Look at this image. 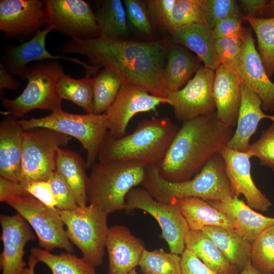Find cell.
I'll list each match as a JSON object with an SVG mask.
<instances>
[{"label": "cell", "mask_w": 274, "mask_h": 274, "mask_svg": "<svg viewBox=\"0 0 274 274\" xmlns=\"http://www.w3.org/2000/svg\"><path fill=\"white\" fill-rule=\"evenodd\" d=\"M170 42V36L148 42L102 36L88 40L71 38L58 51L82 55L94 65L114 71L123 83L140 85L153 95L166 98L168 89L163 81L162 70Z\"/></svg>", "instance_id": "6da1fadb"}, {"label": "cell", "mask_w": 274, "mask_h": 274, "mask_svg": "<svg viewBox=\"0 0 274 274\" xmlns=\"http://www.w3.org/2000/svg\"><path fill=\"white\" fill-rule=\"evenodd\" d=\"M216 112L184 122L162 161L156 165L159 175L172 182L190 179L225 146L233 134Z\"/></svg>", "instance_id": "7a4b0ae2"}, {"label": "cell", "mask_w": 274, "mask_h": 274, "mask_svg": "<svg viewBox=\"0 0 274 274\" xmlns=\"http://www.w3.org/2000/svg\"><path fill=\"white\" fill-rule=\"evenodd\" d=\"M179 128L168 117L140 121L135 130L120 138L107 133L98 161H136L146 166L157 165L164 158Z\"/></svg>", "instance_id": "3957f363"}, {"label": "cell", "mask_w": 274, "mask_h": 274, "mask_svg": "<svg viewBox=\"0 0 274 274\" xmlns=\"http://www.w3.org/2000/svg\"><path fill=\"white\" fill-rule=\"evenodd\" d=\"M142 186L156 200L165 203L190 197L206 201H224L234 196L226 175L224 161L218 153L193 178L184 181H168L159 175L156 165L147 166Z\"/></svg>", "instance_id": "277c9868"}, {"label": "cell", "mask_w": 274, "mask_h": 274, "mask_svg": "<svg viewBox=\"0 0 274 274\" xmlns=\"http://www.w3.org/2000/svg\"><path fill=\"white\" fill-rule=\"evenodd\" d=\"M146 177V166L139 162L98 161L91 167L87 195L89 204L109 214L125 210L126 197Z\"/></svg>", "instance_id": "5b68a950"}, {"label": "cell", "mask_w": 274, "mask_h": 274, "mask_svg": "<svg viewBox=\"0 0 274 274\" xmlns=\"http://www.w3.org/2000/svg\"><path fill=\"white\" fill-rule=\"evenodd\" d=\"M63 73L58 60L37 62L28 66L20 78L27 81L22 92L12 99L1 97L5 110L3 113L16 118L36 109L52 112L61 110L62 100L57 94L56 86Z\"/></svg>", "instance_id": "8992f818"}, {"label": "cell", "mask_w": 274, "mask_h": 274, "mask_svg": "<svg viewBox=\"0 0 274 274\" xmlns=\"http://www.w3.org/2000/svg\"><path fill=\"white\" fill-rule=\"evenodd\" d=\"M23 130L47 128L77 139L87 152L86 165L96 162L101 146L108 132L107 117L103 114H76L59 110L45 117L21 119Z\"/></svg>", "instance_id": "52a82bcc"}, {"label": "cell", "mask_w": 274, "mask_h": 274, "mask_svg": "<svg viewBox=\"0 0 274 274\" xmlns=\"http://www.w3.org/2000/svg\"><path fill=\"white\" fill-rule=\"evenodd\" d=\"M59 210L71 242L94 267L100 265L103 262L109 229L108 214L91 204L72 210Z\"/></svg>", "instance_id": "ba28073f"}, {"label": "cell", "mask_w": 274, "mask_h": 274, "mask_svg": "<svg viewBox=\"0 0 274 274\" xmlns=\"http://www.w3.org/2000/svg\"><path fill=\"white\" fill-rule=\"evenodd\" d=\"M72 138L47 128L24 130L20 183L48 181L55 171L57 149Z\"/></svg>", "instance_id": "9c48e42d"}, {"label": "cell", "mask_w": 274, "mask_h": 274, "mask_svg": "<svg viewBox=\"0 0 274 274\" xmlns=\"http://www.w3.org/2000/svg\"><path fill=\"white\" fill-rule=\"evenodd\" d=\"M135 209L144 210L156 219L161 229L160 237L166 241L170 252L178 255L183 253L189 228L175 202L158 201L146 189L133 188L126 195L124 211L129 212Z\"/></svg>", "instance_id": "30bf717a"}, {"label": "cell", "mask_w": 274, "mask_h": 274, "mask_svg": "<svg viewBox=\"0 0 274 274\" xmlns=\"http://www.w3.org/2000/svg\"><path fill=\"white\" fill-rule=\"evenodd\" d=\"M7 203L15 209L32 227L40 247L48 251L55 248L74 252L65 226L57 208H48L30 195L17 197Z\"/></svg>", "instance_id": "8fae6325"}, {"label": "cell", "mask_w": 274, "mask_h": 274, "mask_svg": "<svg viewBox=\"0 0 274 274\" xmlns=\"http://www.w3.org/2000/svg\"><path fill=\"white\" fill-rule=\"evenodd\" d=\"M46 25L71 38L88 40L100 32L96 16L89 3L83 0L43 1Z\"/></svg>", "instance_id": "7c38bea8"}, {"label": "cell", "mask_w": 274, "mask_h": 274, "mask_svg": "<svg viewBox=\"0 0 274 274\" xmlns=\"http://www.w3.org/2000/svg\"><path fill=\"white\" fill-rule=\"evenodd\" d=\"M215 71L201 65L186 85L176 91L167 90L175 118L183 122L216 112L213 95Z\"/></svg>", "instance_id": "4fadbf2b"}, {"label": "cell", "mask_w": 274, "mask_h": 274, "mask_svg": "<svg viewBox=\"0 0 274 274\" xmlns=\"http://www.w3.org/2000/svg\"><path fill=\"white\" fill-rule=\"evenodd\" d=\"M161 104L170 101L167 98L151 94L143 87L130 83H123L111 106L104 113L108 122V132L118 139L125 135L131 119L140 113L156 112Z\"/></svg>", "instance_id": "5bb4252c"}, {"label": "cell", "mask_w": 274, "mask_h": 274, "mask_svg": "<svg viewBox=\"0 0 274 274\" xmlns=\"http://www.w3.org/2000/svg\"><path fill=\"white\" fill-rule=\"evenodd\" d=\"M46 23L43 1H0V29L7 38L23 43L42 30Z\"/></svg>", "instance_id": "9a60e30c"}, {"label": "cell", "mask_w": 274, "mask_h": 274, "mask_svg": "<svg viewBox=\"0 0 274 274\" xmlns=\"http://www.w3.org/2000/svg\"><path fill=\"white\" fill-rule=\"evenodd\" d=\"M52 30L51 27L46 25L27 41L10 47L4 53L1 63L12 76L20 78L25 73L29 63L44 60L64 59L73 61L84 67L86 75H95L100 66L89 65L76 58L54 55L46 49V39Z\"/></svg>", "instance_id": "2e32d148"}, {"label": "cell", "mask_w": 274, "mask_h": 274, "mask_svg": "<svg viewBox=\"0 0 274 274\" xmlns=\"http://www.w3.org/2000/svg\"><path fill=\"white\" fill-rule=\"evenodd\" d=\"M225 164L226 173L234 195H243L251 208L265 212L272 206L271 201L257 188L251 173V158L242 152L224 146L219 153Z\"/></svg>", "instance_id": "e0dca14e"}, {"label": "cell", "mask_w": 274, "mask_h": 274, "mask_svg": "<svg viewBox=\"0 0 274 274\" xmlns=\"http://www.w3.org/2000/svg\"><path fill=\"white\" fill-rule=\"evenodd\" d=\"M3 250L1 255L2 274H22L27 264L23 260L24 247L33 240L34 234L27 221L19 214H1Z\"/></svg>", "instance_id": "ac0fdd59"}, {"label": "cell", "mask_w": 274, "mask_h": 274, "mask_svg": "<svg viewBox=\"0 0 274 274\" xmlns=\"http://www.w3.org/2000/svg\"><path fill=\"white\" fill-rule=\"evenodd\" d=\"M238 77L242 83L260 97L262 110L274 112V82L265 71L249 28H247L243 42Z\"/></svg>", "instance_id": "d6986e66"}, {"label": "cell", "mask_w": 274, "mask_h": 274, "mask_svg": "<svg viewBox=\"0 0 274 274\" xmlns=\"http://www.w3.org/2000/svg\"><path fill=\"white\" fill-rule=\"evenodd\" d=\"M109 256L108 274H129L139 265L145 248L144 241L125 226L109 227L106 243Z\"/></svg>", "instance_id": "ffe728a7"}, {"label": "cell", "mask_w": 274, "mask_h": 274, "mask_svg": "<svg viewBox=\"0 0 274 274\" xmlns=\"http://www.w3.org/2000/svg\"><path fill=\"white\" fill-rule=\"evenodd\" d=\"M242 82L222 64L215 71L213 95L218 118L226 126L236 125L242 101Z\"/></svg>", "instance_id": "44dd1931"}, {"label": "cell", "mask_w": 274, "mask_h": 274, "mask_svg": "<svg viewBox=\"0 0 274 274\" xmlns=\"http://www.w3.org/2000/svg\"><path fill=\"white\" fill-rule=\"evenodd\" d=\"M242 91V101L236 128L226 147L246 152L250 145V140L256 132L260 121L267 118L274 123V115H267L263 112L260 97L243 83Z\"/></svg>", "instance_id": "7402d4cb"}, {"label": "cell", "mask_w": 274, "mask_h": 274, "mask_svg": "<svg viewBox=\"0 0 274 274\" xmlns=\"http://www.w3.org/2000/svg\"><path fill=\"white\" fill-rule=\"evenodd\" d=\"M24 130L16 118L0 123V177L20 182Z\"/></svg>", "instance_id": "603a6c76"}, {"label": "cell", "mask_w": 274, "mask_h": 274, "mask_svg": "<svg viewBox=\"0 0 274 274\" xmlns=\"http://www.w3.org/2000/svg\"><path fill=\"white\" fill-rule=\"evenodd\" d=\"M233 221L235 230L252 244L267 227L274 225V218L265 216L252 209L238 197L224 200H207Z\"/></svg>", "instance_id": "cb8c5ba5"}, {"label": "cell", "mask_w": 274, "mask_h": 274, "mask_svg": "<svg viewBox=\"0 0 274 274\" xmlns=\"http://www.w3.org/2000/svg\"><path fill=\"white\" fill-rule=\"evenodd\" d=\"M172 42L194 52L206 67L215 71L221 64L215 48L212 29L207 24L194 23L176 29Z\"/></svg>", "instance_id": "d4e9b609"}, {"label": "cell", "mask_w": 274, "mask_h": 274, "mask_svg": "<svg viewBox=\"0 0 274 274\" xmlns=\"http://www.w3.org/2000/svg\"><path fill=\"white\" fill-rule=\"evenodd\" d=\"M166 59L162 79L165 87L170 91L181 89L201 66V61L197 56L172 41L167 48Z\"/></svg>", "instance_id": "484cf974"}, {"label": "cell", "mask_w": 274, "mask_h": 274, "mask_svg": "<svg viewBox=\"0 0 274 274\" xmlns=\"http://www.w3.org/2000/svg\"><path fill=\"white\" fill-rule=\"evenodd\" d=\"M86 167V162L78 153L61 147L57 149L55 171L68 185L80 207L87 206L88 202Z\"/></svg>", "instance_id": "4316f807"}, {"label": "cell", "mask_w": 274, "mask_h": 274, "mask_svg": "<svg viewBox=\"0 0 274 274\" xmlns=\"http://www.w3.org/2000/svg\"><path fill=\"white\" fill-rule=\"evenodd\" d=\"M173 201L180 209L190 230H202L208 226H219L235 230L232 220L206 200L190 197Z\"/></svg>", "instance_id": "83f0119b"}, {"label": "cell", "mask_w": 274, "mask_h": 274, "mask_svg": "<svg viewBox=\"0 0 274 274\" xmlns=\"http://www.w3.org/2000/svg\"><path fill=\"white\" fill-rule=\"evenodd\" d=\"M214 242L229 263L242 271L250 260L251 244L237 231L215 226L202 230Z\"/></svg>", "instance_id": "f1b7e54d"}, {"label": "cell", "mask_w": 274, "mask_h": 274, "mask_svg": "<svg viewBox=\"0 0 274 274\" xmlns=\"http://www.w3.org/2000/svg\"><path fill=\"white\" fill-rule=\"evenodd\" d=\"M185 248L193 252L217 274H237L214 242L203 230H190L185 239Z\"/></svg>", "instance_id": "f546056e"}, {"label": "cell", "mask_w": 274, "mask_h": 274, "mask_svg": "<svg viewBox=\"0 0 274 274\" xmlns=\"http://www.w3.org/2000/svg\"><path fill=\"white\" fill-rule=\"evenodd\" d=\"M100 36L124 40L128 35L126 13L120 0H105L95 14Z\"/></svg>", "instance_id": "4dcf8cb0"}, {"label": "cell", "mask_w": 274, "mask_h": 274, "mask_svg": "<svg viewBox=\"0 0 274 274\" xmlns=\"http://www.w3.org/2000/svg\"><path fill=\"white\" fill-rule=\"evenodd\" d=\"M30 254L38 262L47 265L52 274H96L94 266L83 257L79 258L72 253L55 255L38 248H32Z\"/></svg>", "instance_id": "1f68e13d"}, {"label": "cell", "mask_w": 274, "mask_h": 274, "mask_svg": "<svg viewBox=\"0 0 274 274\" xmlns=\"http://www.w3.org/2000/svg\"><path fill=\"white\" fill-rule=\"evenodd\" d=\"M94 77L86 75L80 79L63 73L58 80L56 91L59 98L73 102L87 114L93 113V85Z\"/></svg>", "instance_id": "d6a6232c"}, {"label": "cell", "mask_w": 274, "mask_h": 274, "mask_svg": "<svg viewBox=\"0 0 274 274\" xmlns=\"http://www.w3.org/2000/svg\"><path fill=\"white\" fill-rule=\"evenodd\" d=\"M255 32L258 52L268 76L274 75V18H254L242 14Z\"/></svg>", "instance_id": "836d02e7"}, {"label": "cell", "mask_w": 274, "mask_h": 274, "mask_svg": "<svg viewBox=\"0 0 274 274\" xmlns=\"http://www.w3.org/2000/svg\"><path fill=\"white\" fill-rule=\"evenodd\" d=\"M123 84L114 71L105 68L94 77L93 85V113L103 114L115 100Z\"/></svg>", "instance_id": "e575fe53"}, {"label": "cell", "mask_w": 274, "mask_h": 274, "mask_svg": "<svg viewBox=\"0 0 274 274\" xmlns=\"http://www.w3.org/2000/svg\"><path fill=\"white\" fill-rule=\"evenodd\" d=\"M139 265L144 274H181V257L163 249H145Z\"/></svg>", "instance_id": "d590c367"}, {"label": "cell", "mask_w": 274, "mask_h": 274, "mask_svg": "<svg viewBox=\"0 0 274 274\" xmlns=\"http://www.w3.org/2000/svg\"><path fill=\"white\" fill-rule=\"evenodd\" d=\"M251 264L262 274L274 269V225L264 229L251 244Z\"/></svg>", "instance_id": "8d00e7d4"}, {"label": "cell", "mask_w": 274, "mask_h": 274, "mask_svg": "<svg viewBox=\"0 0 274 274\" xmlns=\"http://www.w3.org/2000/svg\"><path fill=\"white\" fill-rule=\"evenodd\" d=\"M206 24L203 12L198 0H176L168 19L167 31L194 24Z\"/></svg>", "instance_id": "74e56055"}, {"label": "cell", "mask_w": 274, "mask_h": 274, "mask_svg": "<svg viewBox=\"0 0 274 274\" xmlns=\"http://www.w3.org/2000/svg\"><path fill=\"white\" fill-rule=\"evenodd\" d=\"M244 38L231 36L215 40L216 53L221 64L238 76L242 63Z\"/></svg>", "instance_id": "f35d334b"}, {"label": "cell", "mask_w": 274, "mask_h": 274, "mask_svg": "<svg viewBox=\"0 0 274 274\" xmlns=\"http://www.w3.org/2000/svg\"><path fill=\"white\" fill-rule=\"evenodd\" d=\"M251 157L259 160L261 166L274 172V123L263 130L258 140L250 145L246 152Z\"/></svg>", "instance_id": "ab89813d"}, {"label": "cell", "mask_w": 274, "mask_h": 274, "mask_svg": "<svg viewBox=\"0 0 274 274\" xmlns=\"http://www.w3.org/2000/svg\"><path fill=\"white\" fill-rule=\"evenodd\" d=\"M206 24L212 29L221 19L234 14L242 13L234 0H198Z\"/></svg>", "instance_id": "60d3db41"}, {"label": "cell", "mask_w": 274, "mask_h": 274, "mask_svg": "<svg viewBox=\"0 0 274 274\" xmlns=\"http://www.w3.org/2000/svg\"><path fill=\"white\" fill-rule=\"evenodd\" d=\"M124 3L127 18L132 26L141 33L152 35L154 24L146 1L124 0Z\"/></svg>", "instance_id": "b9f144b4"}, {"label": "cell", "mask_w": 274, "mask_h": 274, "mask_svg": "<svg viewBox=\"0 0 274 274\" xmlns=\"http://www.w3.org/2000/svg\"><path fill=\"white\" fill-rule=\"evenodd\" d=\"M60 210H72L79 207L70 188L63 179L55 171L48 180Z\"/></svg>", "instance_id": "7bdbcfd3"}, {"label": "cell", "mask_w": 274, "mask_h": 274, "mask_svg": "<svg viewBox=\"0 0 274 274\" xmlns=\"http://www.w3.org/2000/svg\"><path fill=\"white\" fill-rule=\"evenodd\" d=\"M242 13L229 15L217 23L212 32L215 39L235 36L244 39L247 28L242 24Z\"/></svg>", "instance_id": "ee69618b"}, {"label": "cell", "mask_w": 274, "mask_h": 274, "mask_svg": "<svg viewBox=\"0 0 274 274\" xmlns=\"http://www.w3.org/2000/svg\"><path fill=\"white\" fill-rule=\"evenodd\" d=\"M176 0H147V5L154 24L167 31L169 17Z\"/></svg>", "instance_id": "f6af8a7d"}, {"label": "cell", "mask_w": 274, "mask_h": 274, "mask_svg": "<svg viewBox=\"0 0 274 274\" xmlns=\"http://www.w3.org/2000/svg\"><path fill=\"white\" fill-rule=\"evenodd\" d=\"M24 186L29 195L45 206L52 209L57 208V202L48 181L32 182Z\"/></svg>", "instance_id": "bcb514c9"}, {"label": "cell", "mask_w": 274, "mask_h": 274, "mask_svg": "<svg viewBox=\"0 0 274 274\" xmlns=\"http://www.w3.org/2000/svg\"><path fill=\"white\" fill-rule=\"evenodd\" d=\"M181 255V274H217L185 248Z\"/></svg>", "instance_id": "7dc6e473"}, {"label": "cell", "mask_w": 274, "mask_h": 274, "mask_svg": "<svg viewBox=\"0 0 274 274\" xmlns=\"http://www.w3.org/2000/svg\"><path fill=\"white\" fill-rule=\"evenodd\" d=\"M29 195L25 186L20 182H15L0 177V201L5 202L17 197Z\"/></svg>", "instance_id": "c3c4849f"}, {"label": "cell", "mask_w": 274, "mask_h": 274, "mask_svg": "<svg viewBox=\"0 0 274 274\" xmlns=\"http://www.w3.org/2000/svg\"><path fill=\"white\" fill-rule=\"evenodd\" d=\"M268 0H240V9L244 12L243 15L254 18H263V14Z\"/></svg>", "instance_id": "681fc988"}, {"label": "cell", "mask_w": 274, "mask_h": 274, "mask_svg": "<svg viewBox=\"0 0 274 274\" xmlns=\"http://www.w3.org/2000/svg\"><path fill=\"white\" fill-rule=\"evenodd\" d=\"M20 82L9 74L3 65L0 63V91L1 94L4 89L16 90L20 87Z\"/></svg>", "instance_id": "f907efd6"}, {"label": "cell", "mask_w": 274, "mask_h": 274, "mask_svg": "<svg viewBox=\"0 0 274 274\" xmlns=\"http://www.w3.org/2000/svg\"><path fill=\"white\" fill-rule=\"evenodd\" d=\"M39 262L36 258L30 254L26 267L25 268L22 274H35V267Z\"/></svg>", "instance_id": "816d5d0a"}, {"label": "cell", "mask_w": 274, "mask_h": 274, "mask_svg": "<svg viewBox=\"0 0 274 274\" xmlns=\"http://www.w3.org/2000/svg\"><path fill=\"white\" fill-rule=\"evenodd\" d=\"M263 18H274V0H268L264 10Z\"/></svg>", "instance_id": "f5cc1de1"}, {"label": "cell", "mask_w": 274, "mask_h": 274, "mask_svg": "<svg viewBox=\"0 0 274 274\" xmlns=\"http://www.w3.org/2000/svg\"><path fill=\"white\" fill-rule=\"evenodd\" d=\"M239 274H262L251 264L250 260L245 268Z\"/></svg>", "instance_id": "db71d44e"}, {"label": "cell", "mask_w": 274, "mask_h": 274, "mask_svg": "<svg viewBox=\"0 0 274 274\" xmlns=\"http://www.w3.org/2000/svg\"><path fill=\"white\" fill-rule=\"evenodd\" d=\"M129 274H138V273L136 271L135 268H134L130 271Z\"/></svg>", "instance_id": "11a10c76"}, {"label": "cell", "mask_w": 274, "mask_h": 274, "mask_svg": "<svg viewBox=\"0 0 274 274\" xmlns=\"http://www.w3.org/2000/svg\"><path fill=\"white\" fill-rule=\"evenodd\" d=\"M273 272V274H274V269H273V272Z\"/></svg>", "instance_id": "9f6ffc18"}]
</instances>
